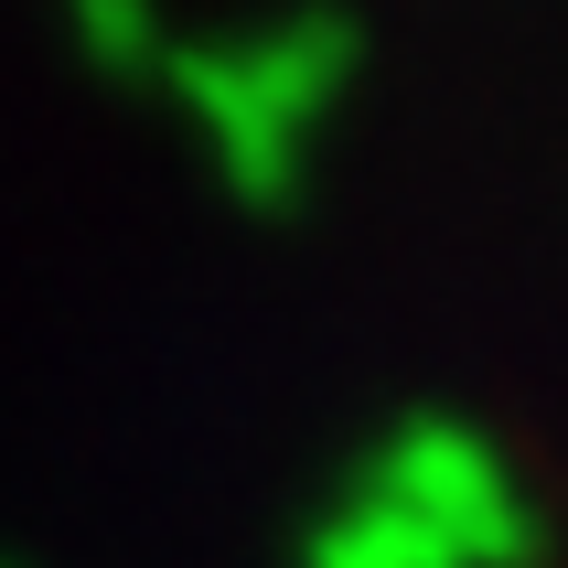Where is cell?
<instances>
[{
  "label": "cell",
  "mask_w": 568,
  "mask_h": 568,
  "mask_svg": "<svg viewBox=\"0 0 568 568\" xmlns=\"http://www.w3.org/2000/svg\"><path fill=\"white\" fill-rule=\"evenodd\" d=\"M354 22H333V11H301V22L280 32H236V43H193V54H172L161 75L183 87V108L204 119V140H215L225 183L247 193V204H280L290 183H301V151H312L322 108L354 87Z\"/></svg>",
  "instance_id": "1"
},
{
  "label": "cell",
  "mask_w": 568,
  "mask_h": 568,
  "mask_svg": "<svg viewBox=\"0 0 568 568\" xmlns=\"http://www.w3.org/2000/svg\"><path fill=\"white\" fill-rule=\"evenodd\" d=\"M365 483H376L397 515H418L462 568H515L526 547H537V526H526V505H515L505 462H494L473 429H450V418H408V429L365 462Z\"/></svg>",
  "instance_id": "2"
},
{
  "label": "cell",
  "mask_w": 568,
  "mask_h": 568,
  "mask_svg": "<svg viewBox=\"0 0 568 568\" xmlns=\"http://www.w3.org/2000/svg\"><path fill=\"white\" fill-rule=\"evenodd\" d=\"M312 568H462L418 515H397L376 483H354L344 505L312 526Z\"/></svg>",
  "instance_id": "3"
},
{
  "label": "cell",
  "mask_w": 568,
  "mask_h": 568,
  "mask_svg": "<svg viewBox=\"0 0 568 568\" xmlns=\"http://www.w3.org/2000/svg\"><path fill=\"white\" fill-rule=\"evenodd\" d=\"M75 43H87L97 64H129V75H161V64H172L161 22H151V11H129V0H87V11H75Z\"/></svg>",
  "instance_id": "4"
}]
</instances>
